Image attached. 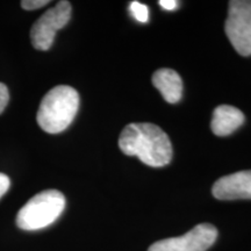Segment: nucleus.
I'll list each match as a JSON object with an SVG mask.
<instances>
[{"label":"nucleus","instance_id":"nucleus-8","mask_svg":"<svg viewBox=\"0 0 251 251\" xmlns=\"http://www.w3.org/2000/svg\"><path fill=\"white\" fill-rule=\"evenodd\" d=\"M246 121L242 111L230 105L218 106L213 112L212 131L216 136H228L237 130Z\"/></svg>","mask_w":251,"mask_h":251},{"label":"nucleus","instance_id":"nucleus-10","mask_svg":"<svg viewBox=\"0 0 251 251\" xmlns=\"http://www.w3.org/2000/svg\"><path fill=\"white\" fill-rule=\"evenodd\" d=\"M131 14L136 19L139 23L146 24L149 20V9L144 4H141L139 1H133L129 6Z\"/></svg>","mask_w":251,"mask_h":251},{"label":"nucleus","instance_id":"nucleus-3","mask_svg":"<svg viewBox=\"0 0 251 251\" xmlns=\"http://www.w3.org/2000/svg\"><path fill=\"white\" fill-rule=\"evenodd\" d=\"M65 208V198L59 191L47 190L28 200L17 215V225L24 230L49 227Z\"/></svg>","mask_w":251,"mask_h":251},{"label":"nucleus","instance_id":"nucleus-13","mask_svg":"<svg viewBox=\"0 0 251 251\" xmlns=\"http://www.w3.org/2000/svg\"><path fill=\"white\" fill-rule=\"evenodd\" d=\"M9 186H11V180L7 176L4 174H0V199H1L2 196L7 192Z\"/></svg>","mask_w":251,"mask_h":251},{"label":"nucleus","instance_id":"nucleus-1","mask_svg":"<svg viewBox=\"0 0 251 251\" xmlns=\"http://www.w3.org/2000/svg\"><path fill=\"white\" fill-rule=\"evenodd\" d=\"M121 151L137 156L144 164L159 168L171 162L172 144L166 133L153 124H130L119 137Z\"/></svg>","mask_w":251,"mask_h":251},{"label":"nucleus","instance_id":"nucleus-12","mask_svg":"<svg viewBox=\"0 0 251 251\" xmlns=\"http://www.w3.org/2000/svg\"><path fill=\"white\" fill-rule=\"evenodd\" d=\"M9 101V92L5 84L0 83V114L4 112Z\"/></svg>","mask_w":251,"mask_h":251},{"label":"nucleus","instance_id":"nucleus-4","mask_svg":"<svg viewBox=\"0 0 251 251\" xmlns=\"http://www.w3.org/2000/svg\"><path fill=\"white\" fill-rule=\"evenodd\" d=\"M225 31L241 56H251V0H231Z\"/></svg>","mask_w":251,"mask_h":251},{"label":"nucleus","instance_id":"nucleus-5","mask_svg":"<svg viewBox=\"0 0 251 251\" xmlns=\"http://www.w3.org/2000/svg\"><path fill=\"white\" fill-rule=\"evenodd\" d=\"M71 12L70 2L62 0L37 19L30 29V40L34 48L42 51L51 48L56 31L67 26L71 19Z\"/></svg>","mask_w":251,"mask_h":251},{"label":"nucleus","instance_id":"nucleus-6","mask_svg":"<svg viewBox=\"0 0 251 251\" xmlns=\"http://www.w3.org/2000/svg\"><path fill=\"white\" fill-rule=\"evenodd\" d=\"M218 237V229L213 225H198L179 237L161 240L150 246L148 251H206Z\"/></svg>","mask_w":251,"mask_h":251},{"label":"nucleus","instance_id":"nucleus-2","mask_svg":"<svg viewBox=\"0 0 251 251\" xmlns=\"http://www.w3.org/2000/svg\"><path fill=\"white\" fill-rule=\"evenodd\" d=\"M78 108L79 94L77 91L67 85L56 86L41 101L36 121L46 133H62L74 121Z\"/></svg>","mask_w":251,"mask_h":251},{"label":"nucleus","instance_id":"nucleus-14","mask_svg":"<svg viewBox=\"0 0 251 251\" xmlns=\"http://www.w3.org/2000/svg\"><path fill=\"white\" fill-rule=\"evenodd\" d=\"M159 5H161L162 8L166 9V11H172V9L177 7L178 2L176 0H161Z\"/></svg>","mask_w":251,"mask_h":251},{"label":"nucleus","instance_id":"nucleus-9","mask_svg":"<svg viewBox=\"0 0 251 251\" xmlns=\"http://www.w3.org/2000/svg\"><path fill=\"white\" fill-rule=\"evenodd\" d=\"M152 84L163 98L170 103H176L183 96V81L179 75L172 69H159L152 76Z\"/></svg>","mask_w":251,"mask_h":251},{"label":"nucleus","instance_id":"nucleus-11","mask_svg":"<svg viewBox=\"0 0 251 251\" xmlns=\"http://www.w3.org/2000/svg\"><path fill=\"white\" fill-rule=\"evenodd\" d=\"M49 0H23L21 1V7L27 11H34V9L41 8L43 6L49 4Z\"/></svg>","mask_w":251,"mask_h":251},{"label":"nucleus","instance_id":"nucleus-7","mask_svg":"<svg viewBox=\"0 0 251 251\" xmlns=\"http://www.w3.org/2000/svg\"><path fill=\"white\" fill-rule=\"evenodd\" d=\"M212 193L219 200L251 199V170L220 178L213 185Z\"/></svg>","mask_w":251,"mask_h":251}]
</instances>
